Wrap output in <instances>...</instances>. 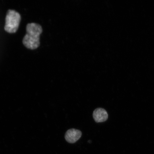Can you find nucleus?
<instances>
[{
  "mask_svg": "<svg viewBox=\"0 0 154 154\" xmlns=\"http://www.w3.org/2000/svg\"><path fill=\"white\" fill-rule=\"evenodd\" d=\"M26 34L23 39V43L28 49H37L40 45V37L43 32V28L40 25L36 23L27 24Z\"/></svg>",
  "mask_w": 154,
  "mask_h": 154,
  "instance_id": "f257e3e1",
  "label": "nucleus"
},
{
  "mask_svg": "<svg viewBox=\"0 0 154 154\" xmlns=\"http://www.w3.org/2000/svg\"><path fill=\"white\" fill-rule=\"evenodd\" d=\"M82 132L79 130L72 128L67 130L65 133V138L66 141L70 143H74L80 139Z\"/></svg>",
  "mask_w": 154,
  "mask_h": 154,
  "instance_id": "7ed1b4c3",
  "label": "nucleus"
},
{
  "mask_svg": "<svg viewBox=\"0 0 154 154\" xmlns=\"http://www.w3.org/2000/svg\"><path fill=\"white\" fill-rule=\"evenodd\" d=\"M93 117L96 122H102L107 120L108 115L104 109L98 108L94 111Z\"/></svg>",
  "mask_w": 154,
  "mask_h": 154,
  "instance_id": "20e7f679",
  "label": "nucleus"
},
{
  "mask_svg": "<svg viewBox=\"0 0 154 154\" xmlns=\"http://www.w3.org/2000/svg\"><path fill=\"white\" fill-rule=\"evenodd\" d=\"M21 20V15L17 11L9 9L5 17V29L9 33H14L18 30Z\"/></svg>",
  "mask_w": 154,
  "mask_h": 154,
  "instance_id": "f03ea898",
  "label": "nucleus"
}]
</instances>
